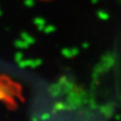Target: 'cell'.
<instances>
[{
  "label": "cell",
  "instance_id": "obj_1",
  "mask_svg": "<svg viewBox=\"0 0 121 121\" xmlns=\"http://www.w3.org/2000/svg\"><path fill=\"white\" fill-rule=\"evenodd\" d=\"M38 1H51V0H38Z\"/></svg>",
  "mask_w": 121,
  "mask_h": 121
}]
</instances>
